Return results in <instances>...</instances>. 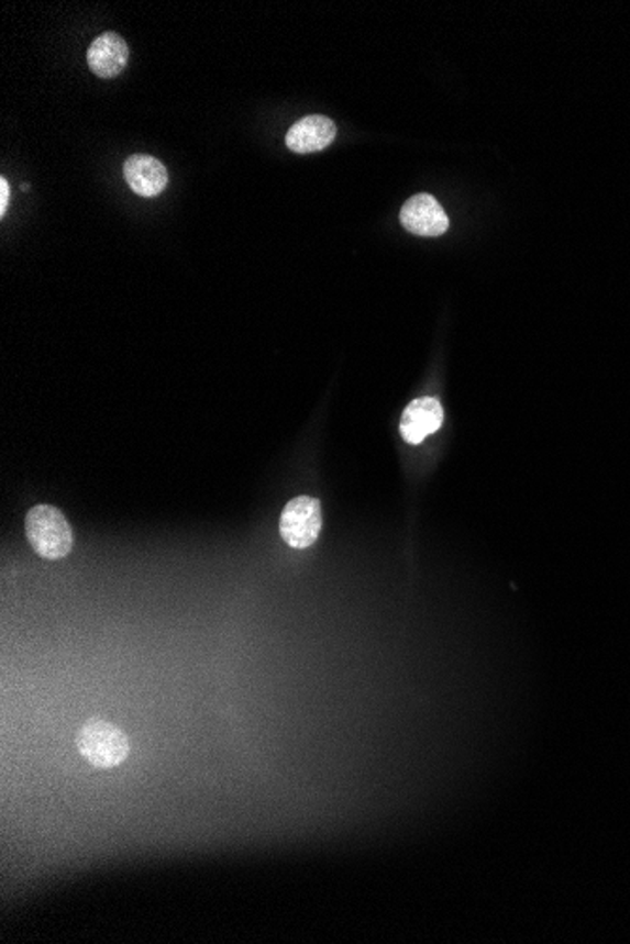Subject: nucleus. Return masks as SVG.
<instances>
[{
  "label": "nucleus",
  "instance_id": "1",
  "mask_svg": "<svg viewBox=\"0 0 630 944\" xmlns=\"http://www.w3.org/2000/svg\"><path fill=\"white\" fill-rule=\"evenodd\" d=\"M25 532L34 551L47 560H59L73 551V529L54 506H34L25 519Z\"/></svg>",
  "mask_w": 630,
  "mask_h": 944
},
{
  "label": "nucleus",
  "instance_id": "2",
  "mask_svg": "<svg viewBox=\"0 0 630 944\" xmlns=\"http://www.w3.org/2000/svg\"><path fill=\"white\" fill-rule=\"evenodd\" d=\"M76 745L81 756L100 769L120 766L131 751L125 733L102 720H93L81 728Z\"/></svg>",
  "mask_w": 630,
  "mask_h": 944
},
{
  "label": "nucleus",
  "instance_id": "3",
  "mask_svg": "<svg viewBox=\"0 0 630 944\" xmlns=\"http://www.w3.org/2000/svg\"><path fill=\"white\" fill-rule=\"evenodd\" d=\"M321 524L323 517L318 500L310 496H299L284 509L279 519V532L292 548H308L318 540Z\"/></svg>",
  "mask_w": 630,
  "mask_h": 944
},
{
  "label": "nucleus",
  "instance_id": "4",
  "mask_svg": "<svg viewBox=\"0 0 630 944\" xmlns=\"http://www.w3.org/2000/svg\"><path fill=\"white\" fill-rule=\"evenodd\" d=\"M400 223L416 236H442L450 229V218L431 195H416L400 210Z\"/></svg>",
  "mask_w": 630,
  "mask_h": 944
},
{
  "label": "nucleus",
  "instance_id": "5",
  "mask_svg": "<svg viewBox=\"0 0 630 944\" xmlns=\"http://www.w3.org/2000/svg\"><path fill=\"white\" fill-rule=\"evenodd\" d=\"M444 423V410L436 398H418L406 408L400 421V434L411 445H419L427 436L439 432Z\"/></svg>",
  "mask_w": 630,
  "mask_h": 944
},
{
  "label": "nucleus",
  "instance_id": "6",
  "mask_svg": "<svg viewBox=\"0 0 630 944\" xmlns=\"http://www.w3.org/2000/svg\"><path fill=\"white\" fill-rule=\"evenodd\" d=\"M336 138V125L334 121L329 120L325 115H308L305 120L297 121L289 129L286 136V144L291 152L316 153L331 146L332 140Z\"/></svg>",
  "mask_w": 630,
  "mask_h": 944
},
{
  "label": "nucleus",
  "instance_id": "7",
  "mask_svg": "<svg viewBox=\"0 0 630 944\" xmlns=\"http://www.w3.org/2000/svg\"><path fill=\"white\" fill-rule=\"evenodd\" d=\"M129 60V46L118 33H104L87 49V65L99 78L110 80L123 73Z\"/></svg>",
  "mask_w": 630,
  "mask_h": 944
},
{
  "label": "nucleus",
  "instance_id": "8",
  "mask_svg": "<svg viewBox=\"0 0 630 944\" xmlns=\"http://www.w3.org/2000/svg\"><path fill=\"white\" fill-rule=\"evenodd\" d=\"M126 184L140 197H157L168 186V173L165 165L152 155H133L123 166Z\"/></svg>",
  "mask_w": 630,
  "mask_h": 944
},
{
  "label": "nucleus",
  "instance_id": "9",
  "mask_svg": "<svg viewBox=\"0 0 630 944\" xmlns=\"http://www.w3.org/2000/svg\"><path fill=\"white\" fill-rule=\"evenodd\" d=\"M8 202H10V186L7 179H0V215L7 213Z\"/></svg>",
  "mask_w": 630,
  "mask_h": 944
}]
</instances>
